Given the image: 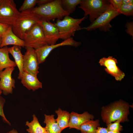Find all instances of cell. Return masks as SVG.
I'll return each instance as SVG.
<instances>
[{"label":"cell","mask_w":133,"mask_h":133,"mask_svg":"<svg viewBox=\"0 0 133 133\" xmlns=\"http://www.w3.org/2000/svg\"><path fill=\"white\" fill-rule=\"evenodd\" d=\"M30 10L40 19L49 21L55 19H61L69 15L63 8L61 0H52L47 3L34 7Z\"/></svg>","instance_id":"1"},{"label":"cell","mask_w":133,"mask_h":133,"mask_svg":"<svg viewBox=\"0 0 133 133\" xmlns=\"http://www.w3.org/2000/svg\"><path fill=\"white\" fill-rule=\"evenodd\" d=\"M40 19L30 10L20 12L12 26V31L17 36L23 40L26 33L34 25L38 23Z\"/></svg>","instance_id":"2"},{"label":"cell","mask_w":133,"mask_h":133,"mask_svg":"<svg viewBox=\"0 0 133 133\" xmlns=\"http://www.w3.org/2000/svg\"><path fill=\"white\" fill-rule=\"evenodd\" d=\"M129 108L128 104L121 101L110 106L103 107L101 112L102 119L107 124L118 119L124 122L128 120Z\"/></svg>","instance_id":"3"},{"label":"cell","mask_w":133,"mask_h":133,"mask_svg":"<svg viewBox=\"0 0 133 133\" xmlns=\"http://www.w3.org/2000/svg\"><path fill=\"white\" fill-rule=\"evenodd\" d=\"M84 16L80 18H75L69 16L64 17L63 20L57 19L54 24L57 27L60 39L64 40L74 36L76 32L83 29L80 24L87 18Z\"/></svg>","instance_id":"4"},{"label":"cell","mask_w":133,"mask_h":133,"mask_svg":"<svg viewBox=\"0 0 133 133\" xmlns=\"http://www.w3.org/2000/svg\"><path fill=\"white\" fill-rule=\"evenodd\" d=\"M80 5L91 23L111 6L109 0H82Z\"/></svg>","instance_id":"5"},{"label":"cell","mask_w":133,"mask_h":133,"mask_svg":"<svg viewBox=\"0 0 133 133\" xmlns=\"http://www.w3.org/2000/svg\"><path fill=\"white\" fill-rule=\"evenodd\" d=\"M120 14L111 6L98 17L89 26L83 29L91 31L98 29L100 30L105 32L111 31L112 27L110 24L111 20Z\"/></svg>","instance_id":"6"},{"label":"cell","mask_w":133,"mask_h":133,"mask_svg":"<svg viewBox=\"0 0 133 133\" xmlns=\"http://www.w3.org/2000/svg\"><path fill=\"white\" fill-rule=\"evenodd\" d=\"M23 40L25 47H30L35 50L48 45L42 29L38 23L34 25L26 33Z\"/></svg>","instance_id":"7"},{"label":"cell","mask_w":133,"mask_h":133,"mask_svg":"<svg viewBox=\"0 0 133 133\" xmlns=\"http://www.w3.org/2000/svg\"><path fill=\"white\" fill-rule=\"evenodd\" d=\"M20 12L13 0H0V23L12 26Z\"/></svg>","instance_id":"8"},{"label":"cell","mask_w":133,"mask_h":133,"mask_svg":"<svg viewBox=\"0 0 133 133\" xmlns=\"http://www.w3.org/2000/svg\"><path fill=\"white\" fill-rule=\"evenodd\" d=\"M81 44V42L74 40L72 37L64 40L61 42L53 45H47L35 50L39 64L45 61L51 52L54 49L60 46H68L77 47Z\"/></svg>","instance_id":"9"},{"label":"cell","mask_w":133,"mask_h":133,"mask_svg":"<svg viewBox=\"0 0 133 133\" xmlns=\"http://www.w3.org/2000/svg\"><path fill=\"white\" fill-rule=\"evenodd\" d=\"M26 51L24 55L23 71L26 72L36 76L39 73L38 61L35 50L25 47Z\"/></svg>","instance_id":"10"},{"label":"cell","mask_w":133,"mask_h":133,"mask_svg":"<svg viewBox=\"0 0 133 133\" xmlns=\"http://www.w3.org/2000/svg\"><path fill=\"white\" fill-rule=\"evenodd\" d=\"M38 23L41 27L46 42L49 45L55 44L60 39L57 27L49 21L40 19Z\"/></svg>","instance_id":"11"},{"label":"cell","mask_w":133,"mask_h":133,"mask_svg":"<svg viewBox=\"0 0 133 133\" xmlns=\"http://www.w3.org/2000/svg\"><path fill=\"white\" fill-rule=\"evenodd\" d=\"M99 63L101 66L106 67L104 68L105 71L114 77L116 81H121L125 77L124 73L117 66V59L113 56L103 57L100 60Z\"/></svg>","instance_id":"12"},{"label":"cell","mask_w":133,"mask_h":133,"mask_svg":"<svg viewBox=\"0 0 133 133\" xmlns=\"http://www.w3.org/2000/svg\"><path fill=\"white\" fill-rule=\"evenodd\" d=\"M14 67L6 68L0 72V88L5 95L12 94L13 88H15V80L12 77Z\"/></svg>","instance_id":"13"},{"label":"cell","mask_w":133,"mask_h":133,"mask_svg":"<svg viewBox=\"0 0 133 133\" xmlns=\"http://www.w3.org/2000/svg\"><path fill=\"white\" fill-rule=\"evenodd\" d=\"M93 118V115L87 112L81 114L72 112L70 114L69 128L75 129L79 130L80 127L83 123L92 120Z\"/></svg>","instance_id":"14"},{"label":"cell","mask_w":133,"mask_h":133,"mask_svg":"<svg viewBox=\"0 0 133 133\" xmlns=\"http://www.w3.org/2000/svg\"><path fill=\"white\" fill-rule=\"evenodd\" d=\"M13 45L20 47H25L24 41L17 36L13 32L11 26H10L8 29L2 37V41L1 48Z\"/></svg>","instance_id":"15"},{"label":"cell","mask_w":133,"mask_h":133,"mask_svg":"<svg viewBox=\"0 0 133 133\" xmlns=\"http://www.w3.org/2000/svg\"><path fill=\"white\" fill-rule=\"evenodd\" d=\"M23 85L29 90L33 91L42 88V84L37 76L23 71L21 79Z\"/></svg>","instance_id":"16"},{"label":"cell","mask_w":133,"mask_h":133,"mask_svg":"<svg viewBox=\"0 0 133 133\" xmlns=\"http://www.w3.org/2000/svg\"><path fill=\"white\" fill-rule=\"evenodd\" d=\"M21 47L17 46L8 48L9 53L14 57L15 62L19 70L18 78L21 79L23 72V57L21 50Z\"/></svg>","instance_id":"17"},{"label":"cell","mask_w":133,"mask_h":133,"mask_svg":"<svg viewBox=\"0 0 133 133\" xmlns=\"http://www.w3.org/2000/svg\"><path fill=\"white\" fill-rule=\"evenodd\" d=\"M7 46L0 48V72L6 68L16 66L15 62L10 58Z\"/></svg>","instance_id":"18"},{"label":"cell","mask_w":133,"mask_h":133,"mask_svg":"<svg viewBox=\"0 0 133 133\" xmlns=\"http://www.w3.org/2000/svg\"><path fill=\"white\" fill-rule=\"evenodd\" d=\"M44 123L46 124L45 128L48 133H61L62 131L54 118V115H44Z\"/></svg>","instance_id":"19"},{"label":"cell","mask_w":133,"mask_h":133,"mask_svg":"<svg viewBox=\"0 0 133 133\" xmlns=\"http://www.w3.org/2000/svg\"><path fill=\"white\" fill-rule=\"evenodd\" d=\"M57 115L55 120L61 130L69 127V124L70 118V113L66 111L63 110L59 108L55 111Z\"/></svg>","instance_id":"20"},{"label":"cell","mask_w":133,"mask_h":133,"mask_svg":"<svg viewBox=\"0 0 133 133\" xmlns=\"http://www.w3.org/2000/svg\"><path fill=\"white\" fill-rule=\"evenodd\" d=\"M33 117L32 121L26 122L25 125L28 127L26 131L29 133H44L46 131L45 128L41 125L35 114L33 115Z\"/></svg>","instance_id":"21"},{"label":"cell","mask_w":133,"mask_h":133,"mask_svg":"<svg viewBox=\"0 0 133 133\" xmlns=\"http://www.w3.org/2000/svg\"><path fill=\"white\" fill-rule=\"evenodd\" d=\"M99 125V120H91L83 123L80 126L79 130L81 133H96Z\"/></svg>","instance_id":"22"},{"label":"cell","mask_w":133,"mask_h":133,"mask_svg":"<svg viewBox=\"0 0 133 133\" xmlns=\"http://www.w3.org/2000/svg\"><path fill=\"white\" fill-rule=\"evenodd\" d=\"M82 0H61L64 9L70 14L75 10L76 6L80 4Z\"/></svg>","instance_id":"23"},{"label":"cell","mask_w":133,"mask_h":133,"mask_svg":"<svg viewBox=\"0 0 133 133\" xmlns=\"http://www.w3.org/2000/svg\"><path fill=\"white\" fill-rule=\"evenodd\" d=\"M117 12L127 16H133V4H122Z\"/></svg>","instance_id":"24"},{"label":"cell","mask_w":133,"mask_h":133,"mask_svg":"<svg viewBox=\"0 0 133 133\" xmlns=\"http://www.w3.org/2000/svg\"><path fill=\"white\" fill-rule=\"evenodd\" d=\"M37 0H24L19 11L21 12L32 9L37 3Z\"/></svg>","instance_id":"25"},{"label":"cell","mask_w":133,"mask_h":133,"mask_svg":"<svg viewBox=\"0 0 133 133\" xmlns=\"http://www.w3.org/2000/svg\"><path fill=\"white\" fill-rule=\"evenodd\" d=\"M122 122L121 119H118L114 123L107 124L108 131H122V126L120 124Z\"/></svg>","instance_id":"26"},{"label":"cell","mask_w":133,"mask_h":133,"mask_svg":"<svg viewBox=\"0 0 133 133\" xmlns=\"http://www.w3.org/2000/svg\"><path fill=\"white\" fill-rule=\"evenodd\" d=\"M5 101V100L0 95V116L1 117L2 120L5 122L9 125H11L10 122L6 118L4 113L3 108Z\"/></svg>","instance_id":"27"},{"label":"cell","mask_w":133,"mask_h":133,"mask_svg":"<svg viewBox=\"0 0 133 133\" xmlns=\"http://www.w3.org/2000/svg\"><path fill=\"white\" fill-rule=\"evenodd\" d=\"M109 1L112 7L117 11L122 4V0H110Z\"/></svg>","instance_id":"28"},{"label":"cell","mask_w":133,"mask_h":133,"mask_svg":"<svg viewBox=\"0 0 133 133\" xmlns=\"http://www.w3.org/2000/svg\"><path fill=\"white\" fill-rule=\"evenodd\" d=\"M125 27L127 28L125 30L126 33L131 36L133 37V21H128L126 24Z\"/></svg>","instance_id":"29"},{"label":"cell","mask_w":133,"mask_h":133,"mask_svg":"<svg viewBox=\"0 0 133 133\" xmlns=\"http://www.w3.org/2000/svg\"><path fill=\"white\" fill-rule=\"evenodd\" d=\"M10 25L0 23V36H3L8 29Z\"/></svg>","instance_id":"30"},{"label":"cell","mask_w":133,"mask_h":133,"mask_svg":"<svg viewBox=\"0 0 133 133\" xmlns=\"http://www.w3.org/2000/svg\"><path fill=\"white\" fill-rule=\"evenodd\" d=\"M107 128L98 127L96 133H107Z\"/></svg>","instance_id":"31"},{"label":"cell","mask_w":133,"mask_h":133,"mask_svg":"<svg viewBox=\"0 0 133 133\" xmlns=\"http://www.w3.org/2000/svg\"><path fill=\"white\" fill-rule=\"evenodd\" d=\"M52 0H37V3L39 6L45 4L51 1Z\"/></svg>","instance_id":"32"},{"label":"cell","mask_w":133,"mask_h":133,"mask_svg":"<svg viewBox=\"0 0 133 133\" xmlns=\"http://www.w3.org/2000/svg\"><path fill=\"white\" fill-rule=\"evenodd\" d=\"M122 4H133V0H122Z\"/></svg>","instance_id":"33"},{"label":"cell","mask_w":133,"mask_h":133,"mask_svg":"<svg viewBox=\"0 0 133 133\" xmlns=\"http://www.w3.org/2000/svg\"><path fill=\"white\" fill-rule=\"evenodd\" d=\"M7 133H18L17 130L14 129L10 130Z\"/></svg>","instance_id":"34"},{"label":"cell","mask_w":133,"mask_h":133,"mask_svg":"<svg viewBox=\"0 0 133 133\" xmlns=\"http://www.w3.org/2000/svg\"><path fill=\"white\" fill-rule=\"evenodd\" d=\"M107 133H120L119 131H108Z\"/></svg>","instance_id":"35"},{"label":"cell","mask_w":133,"mask_h":133,"mask_svg":"<svg viewBox=\"0 0 133 133\" xmlns=\"http://www.w3.org/2000/svg\"><path fill=\"white\" fill-rule=\"evenodd\" d=\"M2 41V37L0 36V48H1V46Z\"/></svg>","instance_id":"36"},{"label":"cell","mask_w":133,"mask_h":133,"mask_svg":"<svg viewBox=\"0 0 133 133\" xmlns=\"http://www.w3.org/2000/svg\"><path fill=\"white\" fill-rule=\"evenodd\" d=\"M2 93V91L1 90H0V95Z\"/></svg>","instance_id":"37"},{"label":"cell","mask_w":133,"mask_h":133,"mask_svg":"<svg viewBox=\"0 0 133 133\" xmlns=\"http://www.w3.org/2000/svg\"><path fill=\"white\" fill-rule=\"evenodd\" d=\"M44 133H48L46 130Z\"/></svg>","instance_id":"38"},{"label":"cell","mask_w":133,"mask_h":133,"mask_svg":"<svg viewBox=\"0 0 133 133\" xmlns=\"http://www.w3.org/2000/svg\"><path fill=\"white\" fill-rule=\"evenodd\" d=\"M1 90V89H0V90Z\"/></svg>","instance_id":"39"},{"label":"cell","mask_w":133,"mask_h":133,"mask_svg":"<svg viewBox=\"0 0 133 133\" xmlns=\"http://www.w3.org/2000/svg\"></svg>","instance_id":"40"}]
</instances>
